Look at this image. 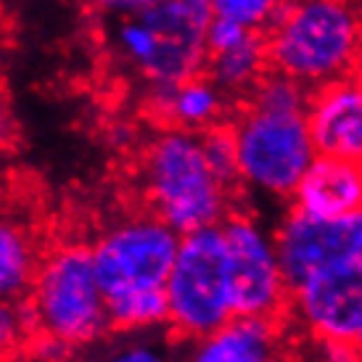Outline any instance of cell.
<instances>
[{"label": "cell", "instance_id": "20", "mask_svg": "<svg viewBox=\"0 0 362 362\" xmlns=\"http://www.w3.org/2000/svg\"><path fill=\"white\" fill-rule=\"evenodd\" d=\"M211 13L238 21L249 30H264L283 0H209Z\"/></svg>", "mask_w": 362, "mask_h": 362}, {"label": "cell", "instance_id": "6", "mask_svg": "<svg viewBox=\"0 0 362 362\" xmlns=\"http://www.w3.org/2000/svg\"><path fill=\"white\" fill-rule=\"evenodd\" d=\"M180 238V233L159 214H135L106 228L90 246L93 267L106 302L127 293L164 288Z\"/></svg>", "mask_w": 362, "mask_h": 362}, {"label": "cell", "instance_id": "23", "mask_svg": "<svg viewBox=\"0 0 362 362\" xmlns=\"http://www.w3.org/2000/svg\"><path fill=\"white\" fill-rule=\"evenodd\" d=\"M103 362H170V357L159 344L132 339V341L117 346Z\"/></svg>", "mask_w": 362, "mask_h": 362}, {"label": "cell", "instance_id": "21", "mask_svg": "<svg viewBox=\"0 0 362 362\" xmlns=\"http://www.w3.org/2000/svg\"><path fill=\"white\" fill-rule=\"evenodd\" d=\"M249 27H243L238 21H230V19H222V16H214L209 21V27H206V51L209 56L214 53H222V51H230L235 48L241 40L249 37Z\"/></svg>", "mask_w": 362, "mask_h": 362}, {"label": "cell", "instance_id": "5", "mask_svg": "<svg viewBox=\"0 0 362 362\" xmlns=\"http://www.w3.org/2000/svg\"><path fill=\"white\" fill-rule=\"evenodd\" d=\"M230 124L241 182L272 196H293L317 156L307 111H272L238 103Z\"/></svg>", "mask_w": 362, "mask_h": 362}, {"label": "cell", "instance_id": "26", "mask_svg": "<svg viewBox=\"0 0 362 362\" xmlns=\"http://www.w3.org/2000/svg\"><path fill=\"white\" fill-rule=\"evenodd\" d=\"M354 346H357V349H360V354H362V331L357 333V339H354Z\"/></svg>", "mask_w": 362, "mask_h": 362}, {"label": "cell", "instance_id": "11", "mask_svg": "<svg viewBox=\"0 0 362 362\" xmlns=\"http://www.w3.org/2000/svg\"><path fill=\"white\" fill-rule=\"evenodd\" d=\"M307 124L317 153L362 159V64L312 88Z\"/></svg>", "mask_w": 362, "mask_h": 362}, {"label": "cell", "instance_id": "2", "mask_svg": "<svg viewBox=\"0 0 362 362\" xmlns=\"http://www.w3.org/2000/svg\"><path fill=\"white\" fill-rule=\"evenodd\" d=\"M141 180L153 214L180 235L228 217L230 188L209 167L199 132L164 127L143 151Z\"/></svg>", "mask_w": 362, "mask_h": 362}, {"label": "cell", "instance_id": "24", "mask_svg": "<svg viewBox=\"0 0 362 362\" xmlns=\"http://www.w3.org/2000/svg\"><path fill=\"white\" fill-rule=\"evenodd\" d=\"M156 0H85V6H90L95 13L103 16H117V19H127L141 13L143 8H148Z\"/></svg>", "mask_w": 362, "mask_h": 362}, {"label": "cell", "instance_id": "4", "mask_svg": "<svg viewBox=\"0 0 362 362\" xmlns=\"http://www.w3.org/2000/svg\"><path fill=\"white\" fill-rule=\"evenodd\" d=\"M170 325L185 339H202L235 317L222 225L185 233L167 278Z\"/></svg>", "mask_w": 362, "mask_h": 362}, {"label": "cell", "instance_id": "18", "mask_svg": "<svg viewBox=\"0 0 362 362\" xmlns=\"http://www.w3.org/2000/svg\"><path fill=\"white\" fill-rule=\"evenodd\" d=\"M199 135H202V146H204V153H206L209 167L214 170V175H217V177L233 191V188L241 182L233 124L230 122H217V124H211V127L202 130Z\"/></svg>", "mask_w": 362, "mask_h": 362}, {"label": "cell", "instance_id": "3", "mask_svg": "<svg viewBox=\"0 0 362 362\" xmlns=\"http://www.w3.org/2000/svg\"><path fill=\"white\" fill-rule=\"evenodd\" d=\"M30 304L37 331L59 336L71 346H88L114 328L109 304L93 267L90 246L64 243L40 259Z\"/></svg>", "mask_w": 362, "mask_h": 362}, {"label": "cell", "instance_id": "19", "mask_svg": "<svg viewBox=\"0 0 362 362\" xmlns=\"http://www.w3.org/2000/svg\"><path fill=\"white\" fill-rule=\"evenodd\" d=\"M37 333V317L30 299L0 296V360L21 349Z\"/></svg>", "mask_w": 362, "mask_h": 362}, {"label": "cell", "instance_id": "25", "mask_svg": "<svg viewBox=\"0 0 362 362\" xmlns=\"http://www.w3.org/2000/svg\"><path fill=\"white\" fill-rule=\"evenodd\" d=\"M16 143V119L11 114V106L6 101V95L0 93V153L8 151Z\"/></svg>", "mask_w": 362, "mask_h": 362}, {"label": "cell", "instance_id": "13", "mask_svg": "<svg viewBox=\"0 0 362 362\" xmlns=\"http://www.w3.org/2000/svg\"><path fill=\"white\" fill-rule=\"evenodd\" d=\"M188 362H283L272 320L233 317L222 328L196 339Z\"/></svg>", "mask_w": 362, "mask_h": 362}, {"label": "cell", "instance_id": "8", "mask_svg": "<svg viewBox=\"0 0 362 362\" xmlns=\"http://www.w3.org/2000/svg\"><path fill=\"white\" fill-rule=\"evenodd\" d=\"M141 16L153 32L151 59L141 69L151 88H172L206 69V27L214 19L209 0H156Z\"/></svg>", "mask_w": 362, "mask_h": 362}, {"label": "cell", "instance_id": "17", "mask_svg": "<svg viewBox=\"0 0 362 362\" xmlns=\"http://www.w3.org/2000/svg\"><path fill=\"white\" fill-rule=\"evenodd\" d=\"M106 304H109L111 325L119 331H146L153 325L170 322V302L164 288L117 296Z\"/></svg>", "mask_w": 362, "mask_h": 362}, {"label": "cell", "instance_id": "16", "mask_svg": "<svg viewBox=\"0 0 362 362\" xmlns=\"http://www.w3.org/2000/svg\"><path fill=\"white\" fill-rule=\"evenodd\" d=\"M40 259L30 233L19 222L0 217V296L24 299L32 291Z\"/></svg>", "mask_w": 362, "mask_h": 362}, {"label": "cell", "instance_id": "7", "mask_svg": "<svg viewBox=\"0 0 362 362\" xmlns=\"http://www.w3.org/2000/svg\"><path fill=\"white\" fill-rule=\"evenodd\" d=\"M220 225L228 246L235 317L278 322L291 307V286L281 264L275 235L246 214H230Z\"/></svg>", "mask_w": 362, "mask_h": 362}, {"label": "cell", "instance_id": "1", "mask_svg": "<svg viewBox=\"0 0 362 362\" xmlns=\"http://www.w3.org/2000/svg\"><path fill=\"white\" fill-rule=\"evenodd\" d=\"M262 32L267 66L307 88L362 64V0H283Z\"/></svg>", "mask_w": 362, "mask_h": 362}, {"label": "cell", "instance_id": "15", "mask_svg": "<svg viewBox=\"0 0 362 362\" xmlns=\"http://www.w3.org/2000/svg\"><path fill=\"white\" fill-rule=\"evenodd\" d=\"M267 69H270V66H267L264 32L252 30L249 37L238 42L235 48L209 56L204 74H206L225 95H233V98H238V103H241V101H246V95L254 90V85L262 80V74Z\"/></svg>", "mask_w": 362, "mask_h": 362}, {"label": "cell", "instance_id": "9", "mask_svg": "<svg viewBox=\"0 0 362 362\" xmlns=\"http://www.w3.org/2000/svg\"><path fill=\"white\" fill-rule=\"evenodd\" d=\"M272 235L291 288L315 272L362 259V211L317 217L291 209Z\"/></svg>", "mask_w": 362, "mask_h": 362}, {"label": "cell", "instance_id": "22", "mask_svg": "<svg viewBox=\"0 0 362 362\" xmlns=\"http://www.w3.org/2000/svg\"><path fill=\"white\" fill-rule=\"evenodd\" d=\"M27 349H30L32 360L37 362H69L71 352H74V346L69 341H64L59 336H51V333H42V331H37L32 336Z\"/></svg>", "mask_w": 362, "mask_h": 362}, {"label": "cell", "instance_id": "10", "mask_svg": "<svg viewBox=\"0 0 362 362\" xmlns=\"http://www.w3.org/2000/svg\"><path fill=\"white\" fill-rule=\"evenodd\" d=\"M291 307L317 341H352L362 331V259L310 275L291 288Z\"/></svg>", "mask_w": 362, "mask_h": 362}, {"label": "cell", "instance_id": "12", "mask_svg": "<svg viewBox=\"0 0 362 362\" xmlns=\"http://www.w3.org/2000/svg\"><path fill=\"white\" fill-rule=\"evenodd\" d=\"M293 209L317 217L362 211V159L317 153L293 191Z\"/></svg>", "mask_w": 362, "mask_h": 362}, {"label": "cell", "instance_id": "14", "mask_svg": "<svg viewBox=\"0 0 362 362\" xmlns=\"http://www.w3.org/2000/svg\"><path fill=\"white\" fill-rule=\"evenodd\" d=\"M148 109L167 127L202 132L225 117V93L206 77L196 74L172 88H151Z\"/></svg>", "mask_w": 362, "mask_h": 362}]
</instances>
